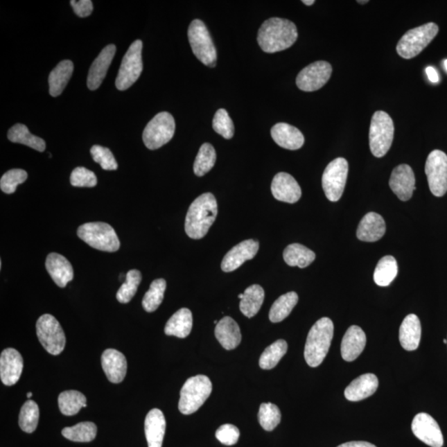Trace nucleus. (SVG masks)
<instances>
[{"instance_id":"20e7f679","label":"nucleus","mask_w":447,"mask_h":447,"mask_svg":"<svg viewBox=\"0 0 447 447\" xmlns=\"http://www.w3.org/2000/svg\"><path fill=\"white\" fill-rule=\"evenodd\" d=\"M211 391V381L207 376H197L189 378L182 387L179 411L185 415L194 414L210 397Z\"/></svg>"},{"instance_id":"4d7b16f0","label":"nucleus","mask_w":447,"mask_h":447,"mask_svg":"<svg viewBox=\"0 0 447 447\" xmlns=\"http://www.w3.org/2000/svg\"><path fill=\"white\" fill-rule=\"evenodd\" d=\"M444 66H445L446 70L447 71V59L445 60V61H444Z\"/></svg>"},{"instance_id":"aec40b11","label":"nucleus","mask_w":447,"mask_h":447,"mask_svg":"<svg viewBox=\"0 0 447 447\" xmlns=\"http://www.w3.org/2000/svg\"><path fill=\"white\" fill-rule=\"evenodd\" d=\"M116 53V46L114 44L106 46L93 62L87 78V87L91 91H96L103 82Z\"/></svg>"},{"instance_id":"bf43d9fd","label":"nucleus","mask_w":447,"mask_h":447,"mask_svg":"<svg viewBox=\"0 0 447 447\" xmlns=\"http://www.w3.org/2000/svg\"><path fill=\"white\" fill-rule=\"evenodd\" d=\"M238 297L240 298V299L241 300L243 298V293H240V295H238Z\"/></svg>"},{"instance_id":"f3484780","label":"nucleus","mask_w":447,"mask_h":447,"mask_svg":"<svg viewBox=\"0 0 447 447\" xmlns=\"http://www.w3.org/2000/svg\"><path fill=\"white\" fill-rule=\"evenodd\" d=\"M24 369V360L18 351L6 349L0 356V378L4 385L12 386L19 380Z\"/></svg>"},{"instance_id":"8fccbe9b","label":"nucleus","mask_w":447,"mask_h":447,"mask_svg":"<svg viewBox=\"0 0 447 447\" xmlns=\"http://www.w3.org/2000/svg\"><path fill=\"white\" fill-rule=\"evenodd\" d=\"M240 435V430L232 424L222 425L216 432L217 440L227 446L236 444Z\"/></svg>"},{"instance_id":"37998d69","label":"nucleus","mask_w":447,"mask_h":447,"mask_svg":"<svg viewBox=\"0 0 447 447\" xmlns=\"http://www.w3.org/2000/svg\"><path fill=\"white\" fill-rule=\"evenodd\" d=\"M142 281V274L137 270H132L127 272L125 282L119 288L116 298L121 304H128L137 292L138 288Z\"/></svg>"},{"instance_id":"b1692460","label":"nucleus","mask_w":447,"mask_h":447,"mask_svg":"<svg viewBox=\"0 0 447 447\" xmlns=\"http://www.w3.org/2000/svg\"><path fill=\"white\" fill-rule=\"evenodd\" d=\"M386 225L385 220L376 212H369L360 220L356 236L361 241L376 242L385 236Z\"/></svg>"},{"instance_id":"de8ad7c7","label":"nucleus","mask_w":447,"mask_h":447,"mask_svg":"<svg viewBox=\"0 0 447 447\" xmlns=\"http://www.w3.org/2000/svg\"><path fill=\"white\" fill-rule=\"evenodd\" d=\"M93 160L99 164L106 171H114L118 168V164L113 153L109 148L94 146L91 149Z\"/></svg>"},{"instance_id":"4468645a","label":"nucleus","mask_w":447,"mask_h":447,"mask_svg":"<svg viewBox=\"0 0 447 447\" xmlns=\"http://www.w3.org/2000/svg\"><path fill=\"white\" fill-rule=\"evenodd\" d=\"M332 67L329 62L319 61L310 64L302 69L297 76L296 83L302 91H318L330 80Z\"/></svg>"},{"instance_id":"3c124183","label":"nucleus","mask_w":447,"mask_h":447,"mask_svg":"<svg viewBox=\"0 0 447 447\" xmlns=\"http://www.w3.org/2000/svg\"><path fill=\"white\" fill-rule=\"evenodd\" d=\"M71 6L75 12V14L80 18H86L92 14L93 3L91 0H71Z\"/></svg>"},{"instance_id":"4be33fe9","label":"nucleus","mask_w":447,"mask_h":447,"mask_svg":"<svg viewBox=\"0 0 447 447\" xmlns=\"http://www.w3.org/2000/svg\"><path fill=\"white\" fill-rule=\"evenodd\" d=\"M271 136L279 146L288 150H297L304 146L305 142L301 132L286 123H279L272 127Z\"/></svg>"},{"instance_id":"a211bd4d","label":"nucleus","mask_w":447,"mask_h":447,"mask_svg":"<svg viewBox=\"0 0 447 447\" xmlns=\"http://www.w3.org/2000/svg\"><path fill=\"white\" fill-rule=\"evenodd\" d=\"M259 249L258 242L254 240L242 241L225 254L221 268L225 272H233L247 261L255 257Z\"/></svg>"},{"instance_id":"79ce46f5","label":"nucleus","mask_w":447,"mask_h":447,"mask_svg":"<svg viewBox=\"0 0 447 447\" xmlns=\"http://www.w3.org/2000/svg\"><path fill=\"white\" fill-rule=\"evenodd\" d=\"M40 420V408L33 400H28L21 408L19 424L21 429L27 433H32L37 429Z\"/></svg>"},{"instance_id":"a19ab883","label":"nucleus","mask_w":447,"mask_h":447,"mask_svg":"<svg viewBox=\"0 0 447 447\" xmlns=\"http://www.w3.org/2000/svg\"><path fill=\"white\" fill-rule=\"evenodd\" d=\"M167 288L165 279H159L153 281L148 291L143 297V308L148 313H153L164 301V292Z\"/></svg>"},{"instance_id":"bb28decb","label":"nucleus","mask_w":447,"mask_h":447,"mask_svg":"<svg viewBox=\"0 0 447 447\" xmlns=\"http://www.w3.org/2000/svg\"><path fill=\"white\" fill-rule=\"evenodd\" d=\"M166 431V419L163 412L157 408L149 411L144 421V432L148 447H161Z\"/></svg>"},{"instance_id":"f8f14e48","label":"nucleus","mask_w":447,"mask_h":447,"mask_svg":"<svg viewBox=\"0 0 447 447\" xmlns=\"http://www.w3.org/2000/svg\"><path fill=\"white\" fill-rule=\"evenodd\" d=\"M348 171V161L343 157H338L327 165L322 175V187L329 201L335 202L342 198L347 184Z\"/></svg>"},{"instance_id":"412c9836","label":"nucleus","mask_w":447,"mask_h":447,"mask_svg":"<svg viewBox=\"0 0 447 447\" xmlns=\"http://www.w3.org/2000/svg\"><path fill=\"white\" fill-rule=\"evenodd\" d=\"M101 365L109 382L119 384L125 380L128 365L126 358L121 352L107 349L102 354Z\"/></svg>"},{"instance_id":"13d9d810","label":"nucleus","mask_w":447,"mask_h":447,"mask_svg":"<svg viewBox=\"0 0 447 447\" xmlns=\"http://www.w3.org/2000/svg\"><path fill=\"white\" fill-rule=\"evenodd\" d=\"M368 2H369L368 0H366V1H360V0H359V1H358V3H368Z\"/></svg>"},{"instance_id":"c756f323","label":"nucleus","mask_w":447,"mask_h":447,"mask_svg":"<svg viewBox=\"0 0 447 447\" xmlns=\"http://www.w3.org/2000/svg\"><path fill=\"white\" fill-rule=\"evenodd\" d=\"M193 313L187 308L178 310L169 319L164 328L166 335L176 336L178 338H186L193 329Z\"/></svg>"},{"instance_id":"9d476101","label":"nucleus","mask_w":447,"mask_h":447,"mask_svg":"<svg viewBox=\"0 0 447 447\" xmlns=\"http://www.w3.org/2000/svg\"><path fill=\"white\" fill-rule=\"evenodd\" d=\"M143 42L136 40L131 44L122 60L116 86L119 91H125L137 82L143 71Z\"/></svg>"},{"instance_id":"ea45409f","label":"nucleus","mask_w":447,"mask_h":447,"mask_svg":"<svg viewBox=\"0 0 447 447\" xmlns=\"http://www.w3.org/2000/svg\"><path fill=\"white\" fill-rule=\"evenodd\" d=\"M288 351V343L284 340H277L267 347L259 359V366L263 369H272Z\"/></svg>"},{"instance_id":"5701e85b","label":"nucleus","mask_w":447,"mask_h":447,"mask_svg":"<svg viewBox=\"0 0 447 447\" xmlns=\"http://www.w3.org/2000/svg\"><path fill=\"white\" fill-rule=\"evenodd\" d=\"M46 268L54 283L60 288H65L74 278L73 268L62 255L52 253L46 259Z\"/></svg>"},{"instance_id":"c9c22d12","label":"nucleus","mask_w":447,"mask_h":447,"mask_svg":"<svg viewBox=\"0 0 447 447\" xmlns=\"http://www.w3.org/2000/svg\"><path fill=\"white\" fill-rule=\"evenodd\" d=\"M298 295L295 292H290L278 298L272 304L270 312V320L278 323L287 318L297 304Z\"/></svg>"},{"instance_id":"49530a36","label":"nucleus","mask_w":447,"mask_h":447,"mask_svg":"<svg viewBox=\"0 0 447 447\" xmlns=\"http://www.w3.org/2000/svg\"><path fill=\"white\" fill-rule=\"evenodd\" d=\"M28 173L23 169H11L0 180V189L6 194L15 193L17 186L27 180Z\"/></svg>"},{"instance_id":"f257e3e1","label":"nucleus","mask_w":447,"mask_h":447,"mask_svg":"<svg viewBox=\"0 0 447 447\" xmlns=\"http://www.w3.org/2000/svg\"><path fill=\"white\" fill-rule=\"evenodd\" d=\"M297 37L296 25L290 20L271 18L261 25L257 40L263 52L275 53L291 48Z\"/></svg>"},{"instance_id":"c85d7f7f","label":"nucleus","mask_w":447,"mask_h":447,"mask_svg":"<svg viewBox=\"0 0 447 447\" xmlns=\"http://www.w3.org/2000/svg\"><path fill=\"white\" fill-rule=\"evenodd\" d=\"M421 326L419 318L414 314L408 315L399 329V342L404 350L412 351L419 347Z\"/></svg>"},{"instance_id":"423d86ee","label":"nucleus","mask_w":447,"mask_h":447,"mask_svg":"<svg viewBox=\"0 0 447 447\" xmlns=\"http://www.w3.org/2000/svg\"><path fill=\"white\" fill-rule=\"evenodd\" d=\"M439 28L434 23L421 25L408 30L399 40L397 53L404 59L414 58L419 55L437 35Z\"/></svg>"},{"instance_id":"e433bc0d","label":"nucleus","mask_w":447,"mask_h":447,"mask_svg":"<svg viewBox=\"0 0 447 447\" xmlns=\"http://www.w3.org/2000/svg\"><path fill=\"white\" fill-rule=\"evenodd\" d=\"M398 274V263L390 255L382 258L374 270V280L378 286L387 287Z\"/></svg>"},{"instance_id":"4c0bfd02","label":"nucleus","mask_w":447,"mask_h":447,"mask_svg":"<svg viewBox=\"0 0 447 447\" xmlns=\"http://www.w3.org/2000/svg\"><path fill=\"white\" fill-rule=\"evenodd\" d=\"M62 434L67 439L75 442H89L95 439L96 425L91 421H83L73 427L63 428Z\"/></svg>"},{"instance_id":"9b49d317","label":"nucleus","mask_w":447,"mask_h":447,"mask_svg":"<svg viewBox=\"0 0 447 447\" xmlns=\"http://www.w3.org/2000/svg\"><path fill=\"white\" fill-rule=\"evenodd\" d=\"M37 335L49 354L58 356L66 346V336L61 325L52 315H42L37 322Z\"/></svg>"},{"instance_id":"cd10ccee","label":"nucleus","mask_w":447,"mask_h":447,"mask_svg":"<svg viewBox=\"0 0 447 447\" xmlns=\"http://www.w3.org/2000/svg\"><path fill=\"white\" fill-rule=\"evenodd\" d=\"M215 335L221 346L227 351L234 350L241 342L240 326L233 318L229 317L221 319L216 326Z\"/></svg>"},{"instance_id":"ddd939ff","label":"nucleus","mask_w":447,"mask_h":447,"mask_svg":"<svg viewBox=\"0 0 447 447\" xmlns=\"http://www.w3.org/2000/svg\"><path fill=\"white\" fill-rule=\"evenodd\" d=\"M425 173L430 191L435 197L441 198L447 191V155L441 150H434L426 161Z\"/></svg>"},{"instance_id":"39448f33","label":"nucleus","mask_w":447,"mask_h":447,"mask_svg":"<svg viewBox=\"0 0 447 447\" xmlns=\"http://www.w3.org/2000/svg\"><path fill=\"white\" fill-rule=\"evenodd\" d=\"M78 235L80 240L86 242L92 248L105 251V252H116L121 247V242L114 229L107 223L91 222L86 223L78 229Z\"/></svg>"},{"instance_id":"1a4fd4ad","label":"nucleus","mask_w":447,"mask_h":447,"mask_svg":"<svg viewBox=\"0 0 447 447\" xmlns=\"http://www.w3.org/2000/svg\"><path fill=\"white\" fill-rule=\"evenodd\" d=\"M175 129V121L171 114H157L148 122L143 130V143L150 150L160 148L173 139Z\"/></svg>"},{"instance_id":"58836bf2","label":"nucleus","mask_w":447,"mask_h":447,"mask_svg":"<svg viewBox=\"0 0 447 447\" xmlns=\"http://www.w3.org/2000/svg\"><path fill=\"white\" fill-rule=\"evenodd\" d=\"M216 161V152L211 144L203 143L195 157L194 173L198 177H203L211 171Z\"/></svg>"},{"instance_id":"f704fd0d","label":"nucleus","mask_w":447,"mask_h":447,"mask_svg":"<svg viewBox=\"0 0 447 447\" xmlns=\"http://www.w3.org/2000/svg\"><path fill=\"white\" fill-rule=\"evenodd\" d=\"M59 410L65 416L78 414L82 407H87V398L80 392L67 390L62 392L58 397Z\"/></svg>"},{"instance_id":"dca6fc26","label":"nucleus","mask_w":447,"mask_h":447,"mask_svg":"<svg viewBox=\"0 0 447 447\" xmlns=\"http://www.w3.org/2000/svg\"><path fill=\"white\" fill-rule=\"evenodd\" d=\"M415 183L414 173L410 165H399L391 174L390 189L403 202H407L412 198V193L416 190Z\"/></svg>"},{"instance_id":"603ef678","label":"nucleus","mask_w":447,"mask_h":447,"mask_svg":"<svg viewBox=\"0 0 447 447\" xmlns=\"http://www.w3.org/2000/svg\"><path fill=\"white\" fill-rule=\"evenodd\" d=\"M338 447H377L367 441H350Z\"/></svg>"},{"instance_id":"6ab92c4d","label":"nucleus","mask_w":447,"mask_h":447,"mask_svg":"<svg viewBox=\"0 0 447 447\" xmlns=\"http://www.w3.org/2000/svg\"><path fill=\"white\" fill-rule=\"evenodd\" d=\"M272 194L278 201L296 203L301 197V189L295 178L286 173H279L272 179Z\"/></svg>"},{"instance_id":"5fc2aeb1","label":"nucleus","mask_w":447,"mask_h":447,"mask_svg":"<svg viewBox=\"0 0 447 447\" xmlns=\"http://www.w3.org/2000/svg\"><path fill=\"white\" fill-rule=\"evenodd\" d=\"M302 3L306 4V6H313V4L315 3V1H314V0H310V1H309V0H304V1H302Z\"/></svg>"},{"instance_id":"6e6552de","label":"nucleus","mask_w":447,"mask_h":447,"mask_svg":"<svg viewBox=\"0 0 447 447\" xmlns=\"http://www.w3.org/2000/svg\"><path fill=\"white\" fill-rule=\"evenodd\" d=\"M189 40L195 57L204 65L215 67L217 53L214 42L208 29L202 20L195 19L189 28Z\"/></svg>"},{"instance_id":"a878e982","label":"nucleus","mask_w":447,"mask_h":447,"mask_svg":"<svg viewBox=\"0 0 447 447\" xmlns=\"http://www.w3.org/2000/svg\"><path fill=\"white\" fill-rule=\"evenodd\" d=\"M366 335L360 326H351L344 334L342 342V356L347 362L354 361L363 352Z\"/></svg>"},{"instance_id":"f03ea898","label":"nucleus","mask_w":447,"mask_h":447,"mask_svg":"<svg viewBox=\"0 0 447 447\" xmlns=\"http://www.w3.org/2000/svg\"><path fill=\"white\" fill-rule=\"evenodd\" d=\"M218 214L216 199L211 193L200 195L191 203L185 220L186 235L194 240L205 237Z\"/></svg>"},{"instance_id":"09e8293b","label":"nucleus","mask_w":447,"mask_h":447,"mask_svg":"<svg viewBox=\"0 0 447 447\" xmlns=\"http://www.w3.org/2000/svg\"><path fill=\"white\" fill-rule=\"evenodd\" d=\"M71 184L76 187H94L97 185V177L92 171L78 167L71 174Z\"/></svg>"},{"instance_id":"473e14b6","label":"nucleus","mask_w":447,"mask_h":447,"mask_svg":"<svg viewBox=\"0 0 447 447\" xmlns=\"http://www.w3.org/2000/svg\"><path fill=\"white\" fill-rule=\"evenodd\" d=\"M8 139L12 143L24 144L38 152H44L46 149L44 140L30 133L28 127L22 123H17L8 130Z\"/></svg>"},{"instance_id":"0eeeda50","label":"nucleus","mask_w":447,"mask_h":447,"mask_svg":"<svg viewBox=\"0 0 447 447\" xmlns=\"http://www.w3.org/2000/svg\"><path fill=\"white\" fill-rule=\"evenodd\" d=\"M394 136L393 119L385 112L374 114L369 128V148L372 155L382 157L389 152Z\"/></svg>"},{"instance_id":"c03bdc74","label":"nucleus","mask_w":447,"mask_h":447,"mask_svg":"<svg viewBox=\"0 0 447 447\" xmlns=\"http://www.w3.org/2000/svg\"><path fill=\"white\" fill-rule=\"evenodd\" d=\"M281 412L278 406L271 403H263L259 407L258 419L261 427L268 432H272L278 427L281 421Z\"/></svg>"},{"instance_id":"7c9ffc66","label":"nucleus","mask_w":447,"mask_h":447,"mask_svg":"<svg viewBox=\"0 0 447 447\" xmlns=\"http://www.w3.org/2000/svg\"><path fill=\"white\" fill-rule=\"evenodd\" d=\"M73 62L64 60L51 72L49 78V93L53 97H57L65 89L73 73Z\"/></svg>"},{"instance_id":"a18cd8bd","label":"nucleus","mask_w":447,"mask_h":447,"mask_svg":"<svg viewBox=\"0 0 447 447\" xmlns=\"http://www.w3.org/2000/svg\"><path fill=\"white\" fill-rule=\"evenodd\" d=\"M213 129L225 139H231L235 133V127L228 112L225 109L217 110L212 123Z\"/></svg>"},{"instance_id":"052dcab7","label":"nucleus","mask_w":447,"mask_h":447,"mask_svg":"<svg viewBox=\"0 0 447 447\" xmlns=\"http://www.w3.org/2000/svg\"><path fill=\"white\" fill-rule=\"evenodd\" d=\"M444 343L447 344V339L444 340Z\"/></svg>"},{"instance_id":"2eb2a0df","label":"nucleus","mask_w":447,"mask_h":447,"mask_svg":"<svg viewBox=\"0 0 447 447\" xmlns=\"http://www.w3.org/2000/svg\"><path fill=\"white\" fill-rule=\"evenodd\" d=\"M412 431L417 438L428 446L442 447L444 444L439 425L431 415L425 412H421L414 417L412 423Z\"/></svg>"},{"instance_id":"2f4dec72","label":"nucleus","mask_w":447,"mask_h":447,"mask_svg":"<svg viewBox=\"0 0 447 447\" xmlns=\"http://www.w3.org/2000/svg\"><path fill=\"white\" fill-rule=\"evenodd\" d=\"M265 300V290L258 284L246 289L243 293L240 308L245 317L251 318L255 316L261 310Z\"/></svg>"},{"instance_id":"6e6d98bb","label":"nucleus","mask_w":447,"mask_h":447,"mask_svg":"<svg viewBox=\"0 0 447 447\" xmlns=\"http://www.w3.org/2000/svg\"><path fill=\"white\" fill-rule=\"evenodd\" d=\"M32 396H33V394L31 393V392H29V393L27 394V397L28 398H31Z\"/></svg>"},{"instance_id":"864d4df0","label":"nucleus","mask_w":447,"mask_h":447,"mask_svg":"<svg viewBox=\"0 0 447 447\" xmlns=\"http://www.w3.org/2000/svg\"><path fill=\"white\" fill-rule=\"evenodd\" d=\"M426 73H427L428 79L431 80L432 83H437L439 82V76H438L435 68H433L432 67H427V69H426Z\"/></svg>"},{"instance_id":"393cba45","label":"nucleus","mask_w":447,"mask_h":447,"mask_svg":"<svg viewBox=\"0 0 447 447\" xmlns=\"http://www.w3.org/2000/svg\"><path fill=\"white\" fill-rule=\"evenodd\" d=\"M378 387V380L376 376L374 374H365L351 383L344 390V397L349 401H361L376 393Z\"/></svg>"},{"instance_id":"72a5a7b5","label":"nucleus","mask_w":447,"mask_h":447,"mask_svg":"<svg viewBox=\"0 0 447 447\" xmlns=\"http://www.w3.org/2000/svg\"><path fill=\"white\" fill-rule=\"evenodd\" d=\"M316 258V254L300 244L288 245L283 251V259L291 267L304 268L310 265Z\"/></svg>"},{"instance_id":"7ed1b4c3","label":"nucleus","mask_w":447,"mask_h":447,"mask_svg":"<svg viewBox=\"0 0 447 447\" xmlns=\"http://www.w3.org/2000/svg\"><path fill=\"white\" fill-rule=\"evenodd\" d=\"M333 335L334 324L328 317L321 318L310 328L304 351L306 362L310 367H317L325 360Z\"/></svg>"}]
</instances>
